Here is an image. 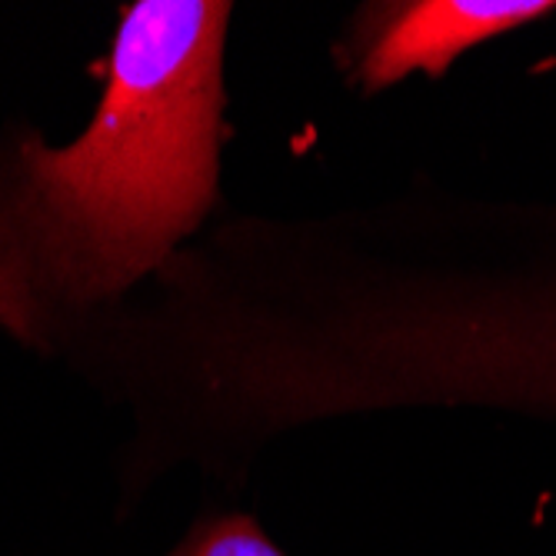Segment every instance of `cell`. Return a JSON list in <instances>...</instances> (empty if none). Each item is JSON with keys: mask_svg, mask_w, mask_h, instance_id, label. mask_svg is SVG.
Wrapping results in <instances>:
<instances>
[{"mask_svg": "<svg viewBox=\"0 0 556 556\" xmlns=\"http://www.w3.org/2000/svg\"><path fill=\"white\" fill-rule=\"evenodd\" d=\"M224 0H137L87 127L0 137V330L64 353L80 327L157 277L217 204Z\"/></svg>", "mask_w": 556, "mask_h": 556, "instance_id": "obj_1", "label": "cell"}, {"mask_svg": "<svg viewBox=\"0 0 556 556\" xmlns=\"http://www.w3.org/2000/svg\"><path fill=\"white\" fill-rule=\"evenodd\" d=\"M556 11L549 0H400L370 4L350 27L346 64L367 93L430 74L440 77L464 50Z\"/></svg>", "mask_w": 556, "mask_h": 556, "instance_id": "obj_2", "label": "cell"}, {"mask_svg": "<svg viewBox=\"0 0 556 556\" xmlns=\"http://www.w3.org/2000/svg\"><path fill=\"white\" fill-rule=\"evenodd\" d=\"M170 556H287L250 514L204 517Z\"/></svg>", "mask_w": 556, "mask_h": 556, "instance_id": "obj_3", "label": "cell"}]
</instances>
